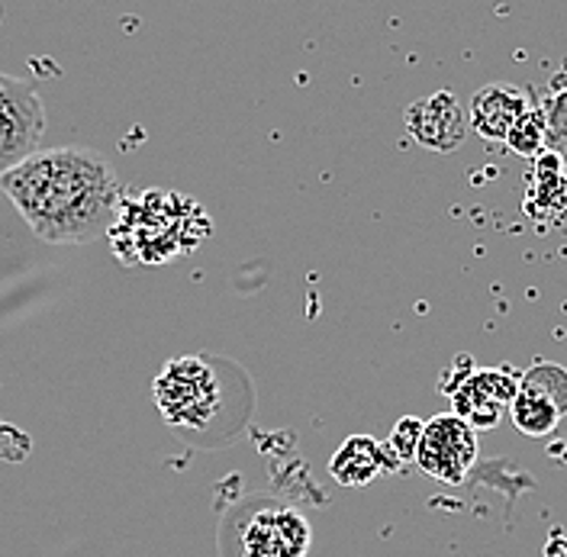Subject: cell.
<instances>
[{
    "label": "cell",
    "instance_id": "cell-15",
    "mask_svg": "<svg viewBox=\"0 0 567 557\" xmlns=\"http://www.w3.org/2000/svg\"><path fill=\"white\" fill-rule=\"evenodd\" d=\"M538 106H542V113H545L548 133H561V136H567V87L545 94V97L538 101Z\"/></svg>",
    "mask_w": 567,
    "mask_h": 557
},
{
    "label": "cell",
    "instance_id": "cell-13",
    "mask_svg": "<svg viewBox=\"0 0 567 557\" xmlns=\"http://www.w3.org/2000/svg\"><path fill=\"white\" fill-rule=\"evenodd\" d=\"M506 145L516 152V155H523V158H538V155H545L548 152V123H545V113H542V106L529 104V110L516 120V126L509 130V136H506Z\"/></svg>",
    "mask_w": 567,
    "mask_h": 557
},
{
    "label": "cell",
    "instance_id": "cell-10",
    "mask_svg": "<svg viewBox=\"0 0 567 557\" xmlns=\"http://www.w3.org/2000/svg\"><path fill=\"white\" fill-rule=\"evenodd\" d=\"M529 110V97L523 94V87L494 81L484 84L471 104H467V126L487 142H506L509 130L516 126V120Z\"/></svg>",
    "mask_w": 567,
    "mask_h": 557
},
{
    "label": "cell",
    "instance_id": "cell-7",
    "mask_svg": "<svg viewBox=\"0 0 567 557\" xmlns=\"http://www.w3.org/2000/svg\"><path fill=\"white\" fill-rule=\"evenodd\" d=\"M567 413V371L558 364H535L523 378L509 403L513 425L529 435L545 439L558 429Z\"/></svg>",
    "mask_w": 567,
    "mask_h": 557
},
{
    "label": "cell",
    "instance_id": "cell-9",
    "mask_svg": "<svg viewBox=\"0 0 567 557\" xmlns=\"http://www.w3.org/2000/svg\"><path fill=\"white\" fill-rule=\"evenodd\" d=\"M406 136L429 152H455L467 136V110L452 91H435L423 101H413L403 116Z\"/></svg>",
    "mask_w": 567,
    "mask_h": 557
},
{
    "label": "cell",
    "instance_id": "cell-6",
    "mask_svg": "<svg viewBox=\"0 0 567 557\" xmlns=\"http://www.w3.org/2000/svg\"><path fill=\"white\" fill-rule=\"evenodd\" d=\"M413 464L432 481L458 487L477 464V432L455 413H439L423 425Z\"/></svg>",
    "mask_w": 567,
    "mask_h": 557
},
{
    "label": "cell",
    "instance_id": "cell-1",
    "mask_svg": "<svg viewBox=\"0 0 567 557\" xmlns=\"http://www.w3.org/2000/svg\"><path fill=\"white\" fill-rule=\"evenodd\" d=\"M123 190L110 158L81 145L39 148L0 180V194L49 245L106 239Z\"/></svg>",
    "mask_w": 567,
    "mask_h": 557
},
{
    "label": "cell",
    "instance_id": "cell-8",
    "mask_svg": "<svg viewBox=\"0 0 567 557\" xmlns=\"http://www.w3.org/2000/svg\"><path fill=\"white\" fill-rule=\"evenodd\" d=\"M519 378L509 368H474L467 374H461L458 381L442 383V393L449 390L452 403H455V416H461L474 432L481 429H494L499 416L509 410Z\"/></svg>",
    "mask_w": 567,
    "mask_h": 557
},
{
    "label": "cell",
    "instance_id": "cell-14",
    "mask_svg": "<svg viewBox=\"0 0 567 557\" xmlns=\"http://www.w3.org/2000/svg\"><path fill=\"white\" fill-rule=\"evenodd\" d=\"M423 419L416 416H403L393 432H390L388 452L396 457V464H410L416 457V448H420V435H423Z\"/></svg>",
    "mask_w": 567,
    "mask_h": 557
},
{
    "label": "cell",
    "instance_id": "cell-11",
    "mask_svg": "<svg viewBox=\"0 0 567 557\" xmlns=\"http://www.w3.org/2000/svg\"><path fill=\"white\" fill-rule=\"evenodd\" d=\"M523 213L532 223H548V226H558L567 219V175L551 152L532 162V175L523 194Z\"/></svg>",
    "mask_w": 567,
    "mask_h": 557
},
{
    "label": "cell",
    "instance_id": "cell-12",
    "mask_svg": "<svg viewBox=\"0 0 567 557\" xmlns=\"http://www.w3.org/2000/svg\"><path fill=\"white\" fill-rule=\"evenodd\" d=\"M393 467H396V457L388 452V445H381L371 435L346 439L329 457V474L342 487H368Z\"/></svg>",
    "mask_w": 567,
    "mask_h": 557
},
{
    "label": "cell",
    "instance_id": "cell-4",
    "mask_svg": "<svg viewBox=\"0 0 567 557\" xmlns=\"http://www.w3.org/2000/svg\"><path fill=\"white\" fill-rule=\"evenodd\" d=\"M313 528L293 509L275 499H258L236 513L233 555L236 557H307Z\"/></svg>",
    "mask_w": 567,
    "mask_h": 557
},
{
    "label": "cell",
    "instance_id": "cell-5",
    "mask_svg": "<svg viewBox=\"0 0 567 557\" xmlns=\"http://www.w3.org/2000/svg\"><path fill=\"white\" fill-rule=\"evenodd\" d=\"M45 136V104L30 81L0 74V180L39 152Z\"/></svg>",
    "mask_w": 567,
    "mask_h": 557
},
{
    "label": "cell",
    "instance_id": "cell-3",
    "mask_svg": "<svg viewBox=\"0 0 567 557\" xmlns=\"http://www.w3.org/2000/svg\"><path fill=\"white\" fill-rule=\"evenodd\" d=\"M213 236V219L190 194L165 187L123 190L106 229L110 251L126 268H158L194 255Z\"/></svg>",
    "mask_w": 567,
    "mask_h": 557
},
{
    "label": "cell",
    "instance_id": "cell-2",
    "mask_svg": "<svg viewBox=\"0 0 567 557\" xmlns=\"http://www.w3.org/2000/svg\"><path fill=\"white\" fill-rule=\"evenodd\" d=\"M152 400L177 439L210 448L233 442L255 410L246 371L213 354L168 358L152 381Z\"/></svg>",
    "mask_w": 567,
    "mask_h": 557
},
{
    "label": "cell",
    "instance_id": "cell-16",
    "mask_svg": "<svg viewBox=\"0 0 567 557\" xmlns=\"http://www.w3.org/2000/svg\"><path fill=\"white\" fill-rule=\"evenodd\" d=\"M548 152L561 162V168H565L567 175V136H561V133H548Z\"/></svg>",
    "mask_w": 567,
    "mask_h": 557
}]
</instances>
